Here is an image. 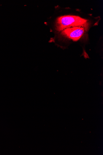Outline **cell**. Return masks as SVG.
<instances>
[{"label":"cell","mask_w":103,"mask_h":155,"mask_svg":"<svg viewBox=\"0 0 103 155\" xmlns=\"http://www.w3.org/2000/svg\"><path fill=\"white\" fill-rule=\"evenodd\" d=\"M85 27L75 26L66 28L62 31V33L74 41L78 40L83 35Z\"/></svg>","instance_id":"7a4b0ae2"},{"label":"cell","mask_w":103,"mask_h":155,"mask_svg":"<svg viewBox=\"0 0 103 155\" xmlns=\"http://www.w3.org/2000/svg\"><path fill=\"white\" fill-rule=\"evenodd\" d=\"M87 21L79 17L74 16H66L60 17L56 20V27L57 31H62L68 28L75 26L85 27Z\"/></svg>","instance_id":"6da1fadb"}]
</instances>
